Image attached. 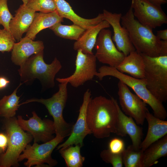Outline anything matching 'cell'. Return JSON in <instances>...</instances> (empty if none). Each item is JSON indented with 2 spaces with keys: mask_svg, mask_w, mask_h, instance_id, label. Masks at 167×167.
Returning <instances> with one entry per match:
<instances>
[{
  "mask_svg": "<svg viewBox=\"0 0 167 167\" xmlns=\"http://www.w3.org/2000/svg\"><path fill=\"white\" fill-rule=\"evenodd\" d=\"M113 97L110 99L100 96L90 99L86 110L88 127L96 138L109 137L116 134L118 121L117 104Z\"/></svg>",
  "mask_w": 167,
  "mask_h": 167,
  "instance_id": "6da1fadb",
  "label": "cell"
},
{
  "mask_svg": "<svg viewBox=\"0 0 167 167\" xmlns=\"http://www.w3.org/2000/svg\"><path fill=\"white\" fill-rule=\"evenodd\" d=\"M121 21L122 26L128 31L136 51L150 57L161 56L162 40L153 33L152 29L142 24L135 18L131 7L122 15Z\"/></svg>",
  "mask_w": 167,
  "mask_h": 167,
  "instance_id": "7a4b0ae2",
  "label": "cell"
},
{
  "mask_svg": "<svg viewBox=\"0 0 167 167\" xmlns=\"http://www.w3.org/2000/svg\"><path fill=\"white\" fill-rule=\"evenodd\" d=\"M43 57L44 50L33 55L20 66L18 72L20 80L24 83L30 84L37 79L44 87L50 88L54 86L55 76L62 65L57 58L47 64Z\"/></svg>",
  "mask_w": 167,
  "mask_h": 167,
  "instance_id": "3957f363",
  "label": "cell"
},
{
  "mask_svg": "<svg viewBox=\"0 0 167 167\" xmlns=\"http://www.w3.org/2000/svg\"><path fill=\"white\" fill-rule=\"evenodd\" d=\"M107 76L118 79L131 88L136 95L151 108L155 116L163 120L166 118L167 112L162 103L157 99L147 89L144 78H135L119 72L115 68L105 65L99 68L96 75L100 80Z\"/></svg>",
  "mask_w": 167,
  "mask_h": 167,
  "instance_id": "277c9868",
  "label": "cell"
},
{
  "mask_svg": "<svg viewBox=\"0 0 167 167\" xmlns=\"http://www.w3.org/2000/svg\"><path fill=\"white\" fill-rule=\"evenodd\" d=\"M5 119L4 128L8 143L6 151L0 155V167H18L19 156L32 141L33 137L20 127L15 117Z\"/></svg>",
  "mask_w": 167,
  "mask_h": 167,
  "instance_id": "5b68a950",
  "label": "cell"
},
{
  "mask_svg": "<svg viewBox=\"0 0 167 167\" xmlns=\"http://www.w3.org/2000/svg\"><path fill=\"white\" fill-rule=\"evenodd\" d=\"M145 65L146 87L163 103L167 100V56L150 57L141 54Z\"/></svg>",
  "mask_w": 167,
  "mask_h": 167,
  "instance_id": "8992f818",
  "label": "cell"
},
{
  "mask_svg": "<svg viewBox=\"0 0 167 167\" xmlns=\"http://www.w3.org/2000/svg\"><path fill=\"white\" fill-rule=\"evenodd\" d=\"M58 91L48 99L32 98L19 104L22 105L36 102L45 106L53 118L56 135L64 138L69 136L73 124L67 122L63 116V111L68 97L67 82L60 83Z\"/></svg>",
  "mask_w": 167,
  "mask_h": 167,
  "instance_id": "52a82bcc",
  "label": "cell"
},
{
  "mask_svg": "<svg viewBox=\"0 0 167 167\" xmlns=\"http://www.w3.org/2000/svg\"><path fill=\"white\" fill-rule=\"evenodd\" d=\"M64 138L56 135L52 140L41 144H38L37 143H34L32 145L28 144L19 156V162L27 159L24 165L27 167L33 165L37 167L56 166L58 162L52 158V153Z\"/></svg>",
  "mask_w": 167,
  "mask_h": 167,
  "instance_id": "ba28073f",
  "label": "cell"
},
{
  "mask_svg": "<svg viewBox=\"0 0 167 167\" xmlns=\"http://www.w3.org/2000/svg\"><path fill=\"white\" fill-rule=\"evenodd\" d=\"M96 60L93 54H85L80 50H77L74 72L68 77L57 78L56 80L59 83L67 82L75 88L82 85L96 76L98 72Z\"/></svg>",
  "mask_w": 167,
  "mask_h": 167,
  "instance_id": "9c48e42d",
  "label": "cell"
},
{
  "mask_svg": "<svg viewBox=\"0 0 167 167\" xmlns=\"http://www.w3.org/2000/svg\"><path fill=\"white\" fill-rule=\"evenodd\" d=\"M133 15L142 24L152 29L167 23V16L161 6L148 0H131Z\"/></svg>",
  "mask_w": 167,
  "mask_h": 167,
  "instance_id": "30bf717a",
  "label": "cell"
},
{
  "mask_svg": "<svg viewBox=\"0 0 167 167\" xmlns=\"http://www.w3.org/2000/svg\"><path fill=\"white\" fill-rule=\"evenodd\" d=\"M118 86L119 103L123 111L134 119L137 125H143L148 110L147 104L121 81L119 80Z\"/></svg>",
  "mask_w": 167,
  "mask_h": 167,
  "instance_id": "8fae6325",
  "label": "cell"
},
{
  "mask_svg": "<svg viewBox=\"0 0 167 167\" xmlns=\"http://www.w3.org/2000/svg\"><path fill=\"white\" fill-rule=\"evenodd\" d=\"M107 28L103 29L98 34L94 46L95 55L100 62L116 68L125 56L115 45L112 39V32Z\"/></svg>",
  "mask_w": 167,
  "mask_h": 167,
  "instance_id": "7c38bea8",
  "label": "cell"
},
{
  "mask_svg": "<svg viewBox=\"0 0 167 167\" xmlns=\"http://www.w3.org/2000/svg\"><path fill=\"white\" fill-rule=\"evenodd\" d=\"M32 114V116L27 120L24 119L21 115L18 116L17 119L20 127L32 135L34 142L44 143L54 138L55 132L53 121L41 119L35 111Z\"/></svg>",
  "mask_w": 167,
  "mask_h": 167,
  "instance_id": "4fadbf2b",
  "label": "cell"
},
{
  "mask_svg": "<svg viewBox=\"0 0 167 167\" xmlns=\"http://www.w3.org/2000/svg\"><path fill=\"white\" fill-rule=\"evenodd\" d=\"M91 92L89 89L84 94L82 104L76 123L74 124L72 130L68 139L63 143L57 146V150L63 149L69 146L79 144L83 146V141L88 135L92 134L89 129L86 120V110L88 105L91 98Z\"/></svg>",
  "mask_w": 167,
  "mask_h": 167,
  "instance_id": "5bb4252c",
  "label": "cell"
},
{
  "mask_svg": "<svg viewBox=\"0 0 167 167\" xmlns=\"http://www.w3.org/2000/svg\"><path fill=\"white\" fill-rule=\"evenodd\" d=\"M103 14L104 20L107 21L113 28V35L112 39L115 43L118 50L122 52L125 56L136 50L131 41L128 31L121 26L122 14L113 13L105 9L103 10Z\"/></svg>",
  "mask_w": 167,
  "mask_h": 167,
  "instance_id": "9a60e30c",
  "label": "cell"
},
{
  "mask_svg": "<svg viewBox=\"0 0 167 167\" xmlns=\"http://www.w3.org/2000/svg\"><path fill=\"white\" fill-rule=\"evenodd\" d=\"M44 48L43 41H35L25 36L14 44L11 59L15 65L20 66L33 55L44 50Z\"/></svg>",
  "mask_w": 167,
  "mask_h": 167,
  "instance_id": "2e32d148",
  "label": "cell"
},
{
  "mask_svg": "<svg viewBox=\"0 0 167 167\" xmlns=\"http://www.w3.org/2000/svg\"><path fill=\"white\" fill-rule=\"evenodd\" d=\"M118 121L116 134L122 137L128 135L132 145L136 150L139 149L143 136V128L137 125L133 119L123 113L118 103L117 104Z\"/></svg>",
  "mask_w": 167,
  "mask_h": 167,
  "instance_id": "e0dca14e",
  "label": "cell"
},
{
  "mask_svg": "<svg viewBox=\"0 0 167 167\" xmlns=\"http://www.w3.org/2000/svg\"><path fill=\"white\" fill-rule=\"evenodd\" d=\"M36 12L26 5H21L9 23V31L16 40L19 41L32 24Z\"/></svg>",
  "mask_w": 167,
  "mask_h": 167,
  "instance_id": "ac0fdd59",
  "label": "cell"
},
{
  "mask_svg": "<svg viewBox=\"0 0 167 167\" xmlns=\"http://www.w3.org/2000/svg\"><path fill=\"white\" fill-rule=\"evenodd\" d=\"M56 6V11L62 18L69 19L85 30L96 25L104 20L103 13L99 14L96 17L87 19L77 14L65 0H54Z\"/></svg>",
  "mask_w": 167,
  "mask_h": 167,
  "instance_id": "d6986e66",
  "label": "cell"
},
{
  "mask_svg": "<svg viewBox=\"0 0 167 167\" xmlns=\"http://www.w3.org/2000/svg\"><path fill=\"white\" fill-rule=\"evenodd\" d=\"M145 119L148 123L147 133L139 146V149L143 152L152 144L167 135V121L156 117L148 110L146 112Z\"/></svg>",
  "mask_w": 167,
  "mask_h": 167,
  "instance_id": "ffe728a7",
  "label": "cell"
},
{
  "mask_svg": "<svg viewBox=\"0 0 167 167\" xmlns=\"http://www.w3.org/2000/svg\"><path fill=\"white\" fill-rule=\"evenodd\" d=\"M110 26L109 23L104 20L99 23L85 30L84 33L74 43L73 49L80 50L85 54H93L92 50L95 46L100 32L103 29Z\"/></svg>",
  "mask_w": 167,
  "mask_h": 167,
  "instance_id": "44dd1931",
  "label": "cell"
},
{
  "mask_svg": "<svg viewBox=\"0 0 167 167\" xmlns=\"http://www.w3.org/2000/svg\"><path fill=\"white\" fill-rule=\"evenodd\" d=\"M116 69L119 72L129 74L135 78H144V60L141 54L136 50L125 56Z\"/></svg>",
  "mask_w": 167,
  "mask_h": 167,
  "instance_id": "7402d4cb",
  "label": "cell"
},
{
  "mask_svg": "<svg viewBox=\"0 0 167 167\" xmlns=\"http://www.w3.org/2000/svg\"><path fill=\"white\" fill-rule=\"evenodd\" d=\"M63 21V18L60 17L56 11L48 13L36 12L26 36L34 40L37 34L42 30L49 28L58 23Z\"/></svg>",
  "mask_w": 167,
  "mask_h": 167,
  "instance_id": "603a6c76",
  "label": "cell"
},
{
  "mask_svg": "<svg viewBox=\"0 0 167 167\" xmlns=\"http://www.w3.org/2000/svg\"><path fill=\"white\" fill-rule=\"evenodd\" d=\"M167 155V135L150 145L143 152L142 167H150L157 164L160 158Z\"/></svg>",
  "mask_w": 167,
  "mask_h": 167,
  "instance_id": "cb8c5ba5",
  "label": "cell"
},
{
  "mask_svg": "<svg viewBox=\"0 0 167 167\" xmlns=\"http://www.w3.org/2000/svg\"><path fill=\"white\" fill-rule=\"evenodd\" d=\"M23 83L19 85L10 95L4 96L0 100V116L5 118L15 117L19 105L20 96L17 95V91Z\"/></svg>",
  "mask_w": 167,
  "mask_h": 167,
  "instance_id": "d4e9b609",
  "label": "cell"
},
{
  "mask_svg": "<svg viewBox=\"0 0 167 167\" xmlns=\"http://www.w3.org/2000/svg\"><path fill=\"white\" fill-rule=\"evenodd\" d=\"M49 28L58 36L76 41L85 31V29L77 24H73L71 25H63L61 22L55 24Z\"/></svg>",
  "mask_w": 167,
  "mask_h": 167,
  "instance_id": "484cf974",
  "label": "cell"
},
{
  "mask_svg": "<svg viewBox=\"0 0 167 167\" xmlns=\"http://www.w3.org/2000/svg\"><path fill=\"white\" fill-rule=\"evenodd\" d=\"M79 144L69 146L59 149V153L65 160L68 167H82L85 158L80 153Z\"/></svg>",
  "mask_w": 167,
  "mask_h": 167,
  "instance_id": "4316f807",
  "label": "cell"
},
{
  "mask_svg": "<svg viewBox=\"0 0 167 167\" xmlns=\"http://www.w3.org/2000/svg\"><path fill=\"white\" fill-rule=\"evenodd\" d=\"M143 152L136 150L132 145L128 146L122 152L123 165L125 167H142Z\"/></svg>",
  "mask_w": 167,
  "mask_h": 167,
  "instance_id": "83f0119b",
  "label": "cell"
},
{
  "mask_svg": "<svg viewBox=\"0 0 167 167\" xmlns=\"http://www.w3.org/2000/svg\"><path fill=\"white\" fill-rule=\"evenodd\" d=\"M26 5L35 12L48 13L56 11L54 0H28Z\"/></svg>",
  "mask_w": 167,
  "mask_h": 167,
  "instance_id": "f1b7e54d",
  "label": "cell"
},
{
  "mask_svg": "<svg viewBox=\"0 0 167 167\" xmlns=\"http://www.w3.org/2000/svg\"><path fill=\"white\" fill-rule=\"evenodd\" d=\"M15 41L10 32L4 28L0 29V52L11 51Z\"/></svg>",
  "mask_w": 167,
  "mask_h": 167,
  "instance_id": "f546056e",
  "label": "cell"
},
{
  "mask_svg": "<svg viewBox=\"0 0 167 167\" xmlns=\"http://www.w3.org/2000/svg\"><path fill=\"white\" fill-rule=\"evenodd\" d=\"M102 160L107 163L110 164L113 167H122L123 166L122 153L112 152L109 149H104L100 153Z\"/></svg>",
  "mask_w": 167,
  "mask_h": 167,
  "instance_id": "4dcf8cb0",
  "label": "cell"
},
{
  "mask_svg": "<svg viewBox=\"0 0 167 167\" xmlns=\"http://www.w3.org/2000/svg\"><path fill=\"white\" fill-rule=\"evenodd\" d=\"M13 17L7 5V0H0V25L9 31V23Z\"/></svg>",
  "mask_w": 167,
  "mask_h": 167,
  "instance_id": "1f68e13d",
  "label": "cell"
},
{
  "mask_svg": "<svg viewBox=\"0 0 167 167\" xmlns=\"http://www.w3.org/2000/svg\"><path fill=\"white\" fill-rule=\"evenodd\" d=\"M125 148L124 142L120 138L115 137L112 138L108 143V149L113 153H122Z\"/></svg>",
  "mask_w": 167,
  "mask_h": 167,
  "instance_id": "d6a6232c",
  "label": "cell"
},
{
  "mask_svg": "<svg viewBox=\"0 0 167 167\" xmlns=\"http://www.w3.org/2000/svg\"><path fill=\"white\" fill-rule=\"evenodd\" d=\"M8 139L6 134L0 133V149L4 152L7 148Z\"/></svg>",
  "mask_w": 167,
  "mask_h": 167,
  "instance_id": "836d02e7",
  "label": "cell"
},
{
  "mask_svg": "<svg viewBox=\"0 0 167 167\" xmlns=\"http://www.w3.org/2000/svg\"><path fill=\"white\" fill-rule=\"evenodd\" d=\"M156 36L161 40H167V29L158 31Z\"/></svg>",
  "mask_w": 167,
  "mask_h": 167,
  "instance_id": "e575fe53",
  "label": "cell"
},
{
  "mask_svg": "<svg viewBox=\"0 0 167 167\" xmlns=\"http://www.w3.org/2000/svg\"><path fill=\"white\" fill-rule=\"evenodd\" d=\"M9 83V80L6 78L0 76V89L6 88Z\"/></svg>",
  "mask_w": 167,
  "mask_h": 167,
  "instance_id": "d590c367",
  "label": "cell"
},
{
  "mask_svg": "<svg viewBox=\"0 0 167 167\" xmlns=\"http://www.w3.org/2000/svg\"><path fill=\"white\" fill-rule=\"evenodd\" d=\"M161 56H167V40H162Z\"/></svg>",
  "mask_w": 167,
  "mask_h": 167,
  "instance_id": "8d00e7d4",
  "label": "cell"
},
{
  "mask_svg": "<svg viewBox=\"0 0 167 167\" xmlns=\"http://www.w3.org/2000/svg\"><path fill=\"white\" fill-rule=\"evenodd\" d=\"M152 3L156 4L161 6L165 4L167 2V0H148Z\"/></svg>",
  "mask_w": 167,
  "mask_h": 167,
  "instance_id": "74e56055",
  "label": "cell"
},
{
  "mask_svg": "<svg viewBox=\"0 0 167 167\" xmlns=\"http://www.w3.org/2000/svg\"><path fill=\"white\" fill-rule=\"evenodd\" d=\"M28 0H22L23 2V4L24 5H26Z\"/></svg>",
  "mask_w": 167,
  "mask_h": 167,
  "instance_id": "f35d334b",
  "label": "cell"
},
{
  "mask_svg": "<svg viewBox=\"0 0 167 167\" xmlns=\"http://www.w3.org/2000/svg\"><path fill=\"white\" fill-rule=\"evenodd\" d=\"M3 152V151L1 149H0V155Z\"/></svg>",
  "mask_w": 167,
  "mask_h": 167,
  "instance_id": "ab89813d",
  "label": "cell"
}]
</instances>
